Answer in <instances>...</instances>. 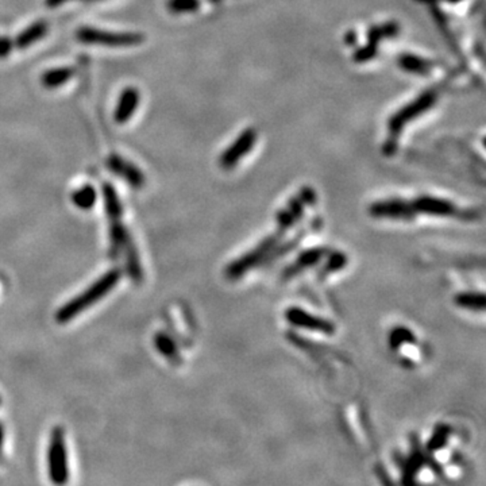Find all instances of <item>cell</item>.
<instances>
[{"label":"cell","instance_id":"20","mask_svg":"<svg viewBox=\"0 0 486 486\" xmlns=\"http://www.w3.org/2000/svg\"><path fill=\"white\" fill-rule=\"evenodd\" d=\"M69 1H76V0H46V5L50 7V8H54V7H60L65 3H69ZM80 1H99V0H80Z\"/></svg>","mask_w":486,"mask_h":486},{"label":"cell","instance_id":"8","mask_svg":"<svg viewBox=\"0 0 486 486\" xmlns=\"http://www.w3.org/2000/svg\"><path fill=\"white\" fill-rule=\"evenodd\" d=\"M435 99H437V93L432 91V92L426 93L420 99H417L415 103H412L408 107H405L404 110H402L399 114H396L392 118V121H391L392 131L397 134L400 131V128L404 126L405 121H409L415 115H419L420 113L427 110V107H430L435 102Z\"/></svg>","mask_w":486,"mask_h":486},{"label":"cell","instance_id":"1","mask_svg":"<svg viewBox=\"0 0 486 486\" xmlns=\"http://www.w3.org/2000/svg\"><path fill=\"white\" fill-rule=\"evenodd\" d=\"M102 191H103L104 209L110 223V253L113 257H119V255L124 257L127 273L132 280V283L138 285L143 281V269L141 265L137 247L123 223L121 199L115 188L108 183H103Z\"/></svg>","mask_w":486,"mask_h":486},{"label":"cell","instance_id":"18","mask_svg":"<svg viewBox=\"0 0 486 486\" xmlns=\"http://www.w3.org/2000/svg\"><path fill=\"white\" fill-rule=\"evenodd\" d=\"M323 254V250H316V248H315V250L305 251L304 254H301V255H300V258L297 259L296 265H294L293 268H290V269H303V268H305V266L315 265Z\"/></svg>","mask_w":486,"mask_h":486},{"label":"cell","instance_id":"14","mask_svg":"<svg viewBox=\"0 0 486 486\" xmlns=\"http://www.w3.org/2000/svg\"><path fill=\"white\" fill-rule=\"evenodd\" d=\"M97 200V195L93 187L84 185L72 194V202L80 209H91Z\"/></svg>","mask_w":486,"mask_h":486},{"label":"cell","instance_id":"21","mask_svg":"<svg viewBox=\"0 0 486 486\" xmlns=\"http://www.w3.org/2000/svg\"><path fill=\"white\" fill-rule=\"evenodd\" d=\"M3 442H4V428H3V426L0 424V451H1V448H3Z\"/></svg>","mask_w":486,"mask_h":486},{"label":"cell","instance_id":"10","mask_svg":"<svg viewBox=\"0 0 486 486\" xmlns=\"http://www.w3.org/2000/svg\"><path fill=\"white\" fill-rule=\"evenodd\" d=\"M286 319L294 325H299V327H303L307 329H312V331H321V332H325V334H332L335 331L332 323L327 322L325 319H322V318L312 316L300 308L288 310Z\"/></svg>","mask_w":486,"mask_h":486},{"label":"cell","instance_id":"22","mask_svg":"<svg viewBox=\"0 0 486 486\" xmlns=\"http://www.w3.org/2000/svg\"><path fill=\"white\" fill-rule=\"evenodd\" d=\"M0 404H1V396H0Z\"/></svg>","mask_w":486,"mask_h":486},{"label":"cell","instance_id":"16","mask_svg":"<svg viewBox=\"0 0 486 486\" xmlns=\"http://www.w3.org/2000/svg\"><path fill=\"white\" fill-rule=\"evenodd\" d=\"M402 67L408 72H413V73H428L431 65L430 62L424 61L423 58L415 57V56H403L400 60Z\"/></svg>","mask_w":486,"mask_h":486},{"label":"cell","instance_id":"3","mask_svg":"<svg viewBox=\"0 0 486 486\" xmlns=\"http://www.w3.org/2000/svg\"><path fill=\"white\" fill-rule=\"evenodd\" d=\"M76 38L85 45H99L107 47H131L142 45L146 37L137 32H107L95 27H80Z\"/></svg>","mask_w":486,"mask_h":486},{"label":"cell","instance_id":"2","mask_svg":"<svg viewBox=\"0 0 486 486\" xmlns=\"http://www.w3.org/2000/svg\"><path fill=\"white\" fill-rule=\"evenodd\" d=\"M121 277V269L108 270L79 296L62 305L56 315V321L58 323L65 324L78 318L85 310L91 308L103 297H106L118 285Z\"/></svg>","mask_w":486,"mask_h":486},{"label":"cell","instance_id":"7","mask_svg":"<svg viewBox=\"0 0 486 486\" xmlns=\"http://www.w3.org/2000/svg\"><path fill=\"white\" fill-rule=\"evenodd\" d=\"M255 142V131L253 128H247L240 139H237L220 157V165L224 169H231L237 165V162L253 148Z\"/></svg>","mask_w":486,"mask_h":486},{"label":"cell","instance_id":"17","mask_svg":"<svg viewBox=\"0 0 486 486\" xmlns=\"http://www.w3.org/2000/svg\"><path fill=\"white\" fill-rule=\"evenodd\" d=\"M200 4V0H167L166 7L172 14H187L196 11Z\"/></svg>","mask_w":486,"mask_h":486},{"label":"cell","instance_id":"5","mask_svg":"<svg viewBox=\"0 0 486 486\" xmlns=\"http://www.w3.org/2000/svg\"><path fill=\"white\" fill-rule=\"evenodd\" d=\"M108 169L121 180H124L132 189H142L146 183L143 172L131 161H127L118 154H111L107 160Z\"/></svg>","mask_w":486,"mask_h":486},{"label":"cell","instance_id":"12","mask_svg":"<svg viewBox=\"0 0 486 486\" xmlns=\"http://www.w3.org/2000/svg\"><path fill=\"white\" fill-rule=\"evenodd\" d=\"M73 73H75V71L72 68H68V67L53 68V69L46 71L42 75L40 82H42V85L45 88L54 89V88H58V86H61L65 82L71 80L73 78Z\"/></svg>","mask_w":486,"mask_h":486},{"label":"cell","instance_id":"9","mask_svg":"<svg viewBox=\"0 0 486 486\" xmlns=\"http://www.w3.org/2000/svg\"><path fill=\"white\" fill-rule=\"evenodd\" d=\"M141 102V95L139 91L134 86H128L123 89V92L119 96L115 113H114V119L119 124H124L132 118L135 114L138 104Z\"/></svg>","mask_w":486,"mask_h":486},{"label":"cell","instance_id":"4","mask_svg":"<svg viewBox=\"0 0 486 486\" xmlns=\"http://www.w3.org/2000/svg\"><path fill=\"white\" fill-rule=\"evenodd\" d=\"M47 469L51 483L62 485L68 483L69 467H68V451L62 428L56 427L51 431L49 448H47Z\"/></svg>","mask_w":486,"mask_h":486},{"label":"cell","instance_id":"15","mask_svg":"<svg viewBox=\"0 0 486 486\" xmlns=\"http://www.w3.org/2000/svg\"><path fill=\"white\" fill-rule=\"evenodd\" d=\"M456 305L473 311H484L485 297L483 293H461L455 297Z\"/></svg>","mask_w":486,"mask_h":486},{"label":"cell","instance_id":"11","mask_svg":"<svg viewBox=\"0 0 486 486\" xmlns=\"http://www.w3.org/2000/svg\"><path fill=\"white\" fill-rule=\"evenodd\" d=\"M49 32V25L46 21H37L21 32L15 38H11V46L14 50L16 49H27L36 42L42 40Z\"/></svg>","mask_w":486,"mask_h":486},{"label":"cell","instance_id":"13","mask_svg":"<svg viewBox=\"0 0 486 486\" xmlns=\"http://www.w3.org/2000/svg\"><path fill=\"white\" fill-rule=\"evenodd\" d=\"M154 345H156V349L159 350V353L163 356L169 362L172 364H178L181 357H180V351L174 343V340L163 334V332H159L154 338Z\"/></svg>","mask_w":486,"mask_h":486},{"label":"cell","instance_id":"6","mask_svg":"<svg viewBox=\"0 0 486 486\" xmlns=\"http://www.w3.org/2000/svg\"><path fill=\"white\" fill-rule=\"evenodd\" d=\"M410 209L413 215L417 212L427 213V215H438V216H454L456 213V207L445 199L431 198V196H421L409 202Z\"/></svg>","mask_w":486,"mask_h":486},{"label":"cell","instance_id":"19","mask_svg":"<svg viewBox=\"0 0 486 486\" xmlns=\"http://www.w3.org/2000/svg\"><path fill=\"white\" fill-rule=\"evenodd\" d=\"M12 51H14V49L11 46V38L7 36H1L0 37V58L8 57Z\"/></svg>","mask_w":486,"mask_h":486}]
</instances>
